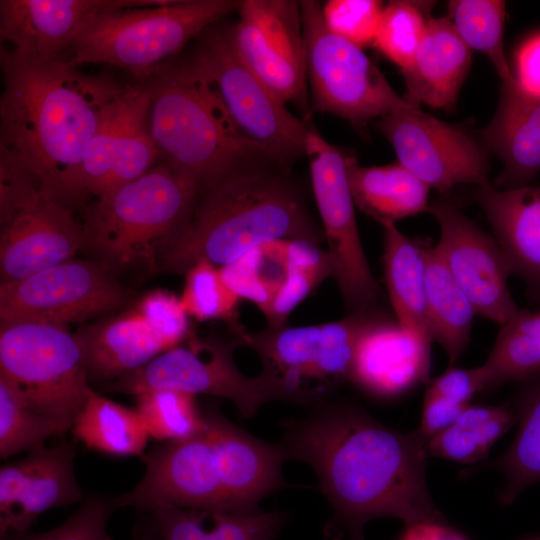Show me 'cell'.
Masks as SVG:
<instances>
[{
    "label": "cell",
    "instance_id": "cell-1",
    "mask_svg": "<svg viewBox=\"0 0 540 540\" xmlns=\"http://www.w3.org/2000/svg\"><path fill=\"white\" fill-rule=\"evenodd\" d=\"M288 459L307 463L334 514L328 535L363 529L391 517L405 526L445 522L428 490L426 440L418 430L387 427L361 406L328 400L301 419L282 423Z\"/></svg>",
    "mask_w": 540,
    "mask_h": 540
},
{
    "label": "cell",
    "instance_id": "cell-2",
    "mask_svg": "<svg viewBox=\"0 0 540 540\" xmlns=\"http://www.w3.org/2000/svg\"><path fill=\"white\" fill-rule=\"evenodd\" d=\"M0 155L73 212L87 200L82 163L124 85L80 71L66 58L34 59L1 48Z\"/></svg>",
    "mask_w": 540,
    "mask_h": 540
},
{
    "label": "cell",
    "instance_id": "cell-3",
    "mask_svg": "<svg viewBox=\"0 0 540 540\" xmlns=\"http://www.w3.org/2000/svg\"><path fill=\"white\" fill-rule=\"evenodd\" d=\"M275 240L320 246L324 235L290 169L264 157L240 166L200 193L186 229L160 269L184 274L201 260L222 267Z\"/></svg>",
    "mask_w": 540,
    "mask_h": 540
},
{
    "label": "cell",
    "instance_id": "cell-4",
    "mask_svg": "<svg viewBox=\"0 0 540 540\" xmlns=\"http://www.w3.org/2000/svg\"><path fill=\"white\" fill-rule=\"evenodd\" d=\"M145 86L150 93L149 128L159 158L191 179L200 193L240 166L267 157L241 133L190 57L160 66Z\"/></svg>",
    "mask_w": 540,
    "mask_h": 540
},
{
    "label": "cell",
    "instance_id": "cell-5",
    "mask_svg": "<svg viewBox=\"0 0 540 540\" xmlns=\"http://www.w3.org/2000/svg\"><path fill=\"white\" fill-rule=\"evenodd\" d=\"M199 195L191 179L157 162L93 198L82 224L83 249L112 272L135 266L157 271L186 229Z\"/></svg>",
    "mask_w": 540,
    "mask_h": 540
},
{
    "label": "cell",
    "instance_id": "cell-6",
    "mask_svg": "<svg viewBox=\"0 0 540 540\" xmlns=\"http://www.w3.org/2000/svg\"><path fill=\"white\" fill-rule=\"evenodd\" d=\"M237 0H178L103 11L82 28L65 57L107 64L146 79L192 39L238 12Z\"/></svg>",
    "mask_w": 540,
    "mask_h": 540
},
{
    "label": "cell",
    "instance_id": "cell-7",
    "mask_svg": "<svg viewBox=\"0 0 540 540\" xmlns=\"http://www.w3.org/2000/svg\"><path fill=\"white\" fill-rule=\"evenodd\" d=\"M383 312L348 313L340 320L301 327L244 329L236 338L260 357L276 400L313 407L331 399L348 381L354 352L365 329Z\"/></svg>",
    "mask_w": 540,
    "mask_h": 540
},
{
    "label": "cell",
    "instance_id": "cell-8",
    "mask_svg": "<svg viewBox=\"0 0 540 540\" xmlns=\"http://www.w3.org/2000/svg\"><path fill=\"white\" fill-rule=\"evenodd\" d=\"M0 377L26 404L68 429L91 388L77 335L48 322L0 326Z\"/></svg>",
    "mask_w": 540,
    "mask_h": 540
},
{
    "label": "cell",
    "instance_id": "cell-9",
    "mask_svg": "<svg viewBox=\"0 0 540 540\" xmlns=\"http://www.w3.org/2000/svg\"><path fill=\"white\" fill-rule=\"evenodd\" d=\"M231 27L217 22L206 29L189 57L213 84L241 133L269 159L291 169L305 156L309 121L295 117L243 61Z\"/></svg>",
    "mask_w": 540,
    "mask_h": 540
},
{
    "label": "cell",
    "instance_id": "cell-10",
    "mask_svg": "<svg viewBox=\"0 0 540 540\" xmlns=\"http://www.w3.org/2000/svg\"><path fill=\"white\" fill-rule=\"evenodd\" d=\"M300 10L307 83L315 111L363 127L411 104L395 92L361 47L326 27L319 2L300 1Z\"/></svg>",
    "mask_w": 540,
    "mask_h": 540
},
{
    "label": "cell",
    "instance_id": "cell-11",
    "mask_svg": "<svg viewBox=\"0 0 540 540\" xmlns=\"http://www.w3.org/2000/svg\"><path fill=\"white\" fill-rule=\"evenodd\" d=\"M82 224L48 197L36 180L0 155V276L16 281L74 258Z\"/></svg>",
    "mask_w": 540,
    "mask_h": 540
},
{
    "label": "cell",
    "instance_id": "cell-12",
    "mask_svg": "<svg viewBox=\"0 0 540 540\" xmlns=\"http://www.w3.org/2000/svg\"><path fill=\"white\" fill-rule=\"evenodd\" d=\"M305 156L326 252L348 313L376 310L379 287L368 265L355 216L346 157L309 126Z\"/></svg>",
    "mask_w": 540,
    "mask_h": 540
},
{
    "label": "cell",
    "instance_id": "cell-13",
    "mask_svg": "<svg viewBox=\"0 0 540 540\" xmlns=\"http://www.w3.org/2000/svg\"><path fill=\"white\" fill-rule=\"evenodd\" d=\"M234 338L190 336L140 369L111 383L109 390L128 394L159 389L192 395L208 394L231 400L243 417H253L267 402L276 400L265 377H250L234 362Z\"/></svg>",
    "mask_w": 540,
    "mask_h": 540
},
{
    "label": "cell",
    "instance_id": "cell-14",
    "mask_svg": "<svg viewBox=\"0 0 540 540\" xmlns=\"http://www.w3.org/2000/svg\"><path fill=\"white\" fill-rule=\"evenodd\" d=\"M131 291L96 260L72 258L1 283L0 325L38 321L66 325L124 308Z\"/></svg>",
    "mask_w": 540,
    "mask_h": 540
},
{
    "label": "cell",
    "instance_id": "cell-15",
    "mask_svg": "<svg viewBox=\"0 0 540 540\" xmlns=\"http://www.w3.org/2000/svg\"><path fill=\"white\" fill-rule=\"evenodd\" d=\"M232 25L235 48L248 67L285 104L309 121V89L300 2L245 0Z\"/></svg>",
    "mask_w": 540,
    "mask_h": 540
},
{
    "label": "cell",
    "instance_id": "cell-16",
    "mask_svg": "<svg viewBox=\"0 0 540 540\" xmlns=\"http://www.w3.org/2000/svg\"><path fill=\"white\" fill-rule=\"evenodd\" d=\"M141 458L145 473L134 488L115 497L118 508L151 512L177 507L235 514L206 425L200 434L161 442Z\"/></svg>",
    "mask_w": 540,
    "mask_h": 540
},
{
    "label": "cell",
    "instance_id": "cell-17",
    "mask_svg": "<svg viewBox=\"0 0 540 540\" xmlns=\"http://www.w3.org/2000/svg\"><path fill=\"white\" fill-rule=\"evenodd\" d=\"M394 148L398 163L440 192L458 184H490L483 149L467 134L422 112L415 104L376 122Z\"/></svg>",
    "mask_w": 540,
    "mask_h": 540
},
{
    "label": "cell",
    "instance_id": "cell-18",
    "mask_svg": "<svg viewBox=\"0 0 540 540\" xmlns=\"http://www.w3.org/2000/svg\"><path fill=\"white\" fill-rule=\"evenodd\" d=\"M429 212L440 228L435 246L476 314L500 325L519 315L523 310L508 288L511 272L495 238L450 202L437 200Z\"/></svg>",
    "mask_w": 540,
    "mask_h": 540
},
{
    "label": "cell",
    "instance_id": "cell-19",
    "mask_svg": "<svg viewBox=\"0 0 540 540\" xmlns=\"http://www.w3.org/2000/svg\"><path fill=\"white\" fill-rule=\"evenodd\" d=\"M150 93L124 85L109 104L82 163L88 197L96 198L146 173L159 159L149 128Z\"/></svg>",
    "mask_w": 540,
    "mask_h": 540
},
{
    "label": "cell",
    "instance_id": "cell-20",
    "mask_svg": "<svg viewBox=\"0 0 540 540\" xmlns=\"http://www.w3.org/2000/svg\"><path fill=\"white\" fill-rule=\"evenodd\" d=\"M73 443L40 447L0 469V537L22 534L43 512L83 499Z\"/></svg>",
    "mask_w": 540,
    "mask_h": 540
},
{
    "label": "cell",
    "instance_id": "cell-21",
    "mask_svg": "<svg viewBox=\"0 0 540 540\" xmlns=\"http://www.w3.org/2000/svg\"><path fill=\"white\" fill-rule=\"evenodd\" d=\"M157 4L158 0H1V41L24 57L64 58L84 25L97 14Z\"/></svg>",
    "mask_w": 540,
    "mask_h": 540
},
{
    "label": "cell",
    "instance_id": "cell-22",
    "mask_svg": "<svg viewBox=\"0 0 540 540\" xmlns=\"http://www.w3.org/2000/svg\"><path fill=\"white\" fill-rule=\"evenodd\" d=\"M206 432L220 465L235 514L259 512L261 500L284 486L280 443L261 440L228 420L217 408L204 410Z\"/></svg>",
    "mask_w": 540,
    "mask_h": 540
},
{
    "label": "cell",
    "instance_id": "cell-23",
    "mask_svg": "<svg viewBox=\"0 0 540 540\" xmlns=\"http://www.w3.org/2000/svg\"><path fill=\"white\" fill-rule=\"evenodd\" d=\"M430 344L382 313L361 335L348 381L378 399H393L428 380Z\"/></svg>",
    "mask_w": 540,
    "mask_h": 540
},
{
    "label": "cell",
    "instance_id": "cell-24",
    "mask_svg": "<svg viewBox=\"0 0 540 540\" xmlns=\"http://www.w3.org/2000/svg\"><path fill=\"white\" fill-rule=\"evenodd\" d=\"M475 198L495 234L511 274L540 299V186H481Z\"/></svg>",
    "mask_w": 540,
    "mask_h": 540
},
{
    "label": "cell",
    "instance_id": "cell-25",
    "mask_svg": "<svg viewBox=\"0 0 540 540\" xmlns=\"http://www.w3.org/2000/svg\"><path fill=\"white\" fill-rule=\"evenodd\" d=\"M483 136L504 165L496 188L530 185L540 172V97L525 92L516 80L503 83L498 109Z\"/></svg>",
    "mask_w": 540,
    "mask_h": 540
},
{
    "label": "cell",
    "instance_id": "cell-26",
    "mask_svg": "<svg viewBox=\"0 0 540 540\" xmlns=\"http://www.w3.org/2000/svg\"><path fill=\"white\" fill-rule=\"evenodd\" d=\"M472 52L450 19L428 18L411 65L402 71L408 102L448 108L469 71Z\"/></svg>",
    "mask_w": 540,
    "mask_h": 540
},
{
    "label": "cell",
    "instance_id": "cell-27",
    "mask_svg": "<svg viewBox=\"0 0 540 540\" xmlns=\"http://www.w3.org/2000/svg\"><path fill=\"white\" fill-rule=\"evenodd\" d=\"M89 380L113 383L167 351L161 339L133 309L76 334Z\"/></svg>",
    "mask_w": 540,
    "mask_h": 540
},
{
    "label": "cell",
    "instance_id": "cell-28",
    "mask_svg": "<svg viewBox=\"0 0 540 540\" xmlns=\"http://www.w3.org/2000/svg\"><path fill=\"white\" fill-rule=\"evenodd\" d=\"M163 507L143 517L134 528L136 540H273L284 526L279 511L232 514Z\"/></svg>",
    "mask_w": 540,
    "mask_h": 540
},
{
    "label": "cell",
    "instance_id": "cell-29",
    "mask_svg": "<svg viewBox=\"0 0 540 540\" xmlns=\"http://www.w3.org/2000/svg\"><path fill=\"white\" fill-rule=\"evenodd\" d=\"M383 229L384 279L396 321L421 340L431 343L425 309L424 246L404 235L390 221Z\"/></svg>",
    "mask_w": 540,
    "mask_h": 540
},
{
    "label": "cell",
    "instance_id": "cell-30",
    "mask_svg": "<svg viewBox=\"0 0 540 540\" xmlns=\"http://www.w3.org/2000/svg\"><path fill=\"white\" fill-rule=\"evenodd\" d=\"M346 163L355 205L377 222L429 211L430 187L400 163L365 167L350 156Z\"/></svg>",
    "mask_w": 540,
    "mask_h": 540
},
{
    "label": "cell",
    "instance_id": "cell-31",
    "mask_svg": "<svg viewBox=\"0 0 540 540\" xmlns=\"http://www.w3.org/2000/svg\"><path fill=\"white\" fill-rule=\"evenodd\" d=\"M425 309L432 340L444 349L450 367L465 351L474 315L470 300L444 264L436 246L424 247Z\"/></svg>",
    "mask_w": 540,
    "mask_h": 540
},
{
    "label": "cell",
    "instance_id": "cell-32",
    "mask_svg": "<svg viewBox=\"0 0 540 540\" xmlns=\"http://www.w3.org/2000/svg\"><path fill=\"white\" fill-rule=\"evenodd\" d=\"M71 431L89 449L116 457L143 455L148 433L136 409L90 388Z\"/></svg>",
    "mask_w": 540,
    "mask_h": 540
},
{
    "label": "cell",
    "instance_id": "cell-33",
    "mask_svg": "<svg viewBox=\"0 0 540 540\" xmlns=\"http://www.w3.org/2000/svg\"><path fill=\"white\" fill-rule=\"evenodd\" d=\"M525 381L516 400L519 427L509 448L488 467L501 470L505 485L499 498L504 505L540 481V373Z\"/></svg>",
    "mask_w": 540,
    "mask_h": 540
},
{
    "label": "cell",
    "instance_id": "cell-34",
    "mask_svg": "<svg viewBox=\"0 0 540 540\" xmlns=\"http://www.w3.org/2000/svg\"><path fill=\"white\" fill-rule=\"evenodd\" d=\"M482 391L540 373V311L523 310L505 324L486 361L478 366Z\"/></svg>",
    "mask_w": 540,
    "mask_h": 540
},
{
    "label": "cell",
    "instance_id": "cell-35",
    "mask_svg": "<svg viewBox=\"0 0 540 540\" xmlns=\"http://www.w3.org/2000/svg\"><path fill=\"white\" fill-rule=\"evenodd\" d=\"M515 412L500 406L468 405L450 427L426 440L428 456L474 464L515 423Z\"/></svg>",
    "mask_w": 540,
    "mask_h": 540
},
{
    "label": "cell",
    "instance_id": "cell-36",
    "mask_svg": "<svg viewBox=\"0 0 540 540\" xmlns=\"http://www.w3.org/2000/svg\"><path fill=\"white\" fill-rule=\"evenodd\" d=\"M289 241L267 242L220 267L226 284L241 299L254 302L263 314L289 276Z\"/></svg>",
    "mask_w": 540,
    "mask_h": 540
},
{
    "label": "cell",
    "instance_id": "cell-37",
    "mask_svg": "<svg viewBox=\"0 0 540 540\" xmlns=\"http://www.w3.org/2000/svg\"><path fill=\"white\" fill-rule=\"evenodd\" d=\"M450 21L464 43L488 56L503 83L515 81L503 47L505 2L455 0L449 2Z\"/></svg>",
    "mask_w": 540,
    "mask_h": 540
},
{
    "label": "cell",
    "instance_id": "cell-38",
    "mask_svg": "<svg viewBox=\"0 0 540 540\" xmlns=\"http://www.w3.org/2000/svg\"><path fill=\"white\" fill-rule=\"evenodd\" d=\"M136 411L148 436L160 442L180 441L205 429V416L195 395L168 389L134 395Z\"/></svg>",
    "mask_w": 540,
    "mask_h": 540
},
{
    "label": "cell",
    "instance_id": "cell-39",
    "mask_svg": "<svg viewBox=\"0 0 540 540\" xmlns=\"http://www.w3.org/2000/svg\"><path fill=\"white\" fill-rule=\"evenodd\" d=\"M288 258L290 271L287 281L264 313L268 327L286 326L293 309L325 278L332 277L329 255L318 245L290 240Z\"/></svg>",
    "mask_w": 540,
    "mask_h": 540
},
{
    "label": "cell",
    "instance_id": "cell-40",
    "mask_svg": "<svg viewBox=\"0 0 540 540\" xmlns=\"http://www.w3.org/2000/svg\"><path fill=\"white\" fill-rule=\"evenodd\" d=\"M184 274L185 286L180 300L189 317L198 321H225L234 336L245 329L238 315L241 298L226 284L220 267L201 260Z\"/></svg>",
    "mask_w": 540,
    "mask_h": 540
},
{
    "label": "cell",
    "instance_id": "cell-41",
    "mask_svg": "<svg viewBox=\"0 0 540 540\" xmlns=\"http://www.w3.org/2000/svg\"><path fill=\"white\" fill-rule=\"evenodd\" d=\"M69 429L26 404L0 377V456L33 451Z\"/></svg>",
    "mask_w": 540,
    "mask_h": 540
},
{
    "label": "cell",
    "instance_id": "cell-42",
    "mask_svg": "<svg viewBox=\"0 0 540 540\" xmlns=\"http://www.w3.org/2000/svg\"><path fill=\"white\" fill-rule=\"evenodd\" d=\"M426 22L415 4L391 1L382 9L372 45L403 71L413 61Z\"/></svg>",
    "mask_w": 540,
    "mask_h": 540
},
{
    "label": "cell",
    "instance_id": "cell-43",
    "mask_svg": "<svg viewBox=\"0 0 540 540\" xmlns=\"http://www.w3.org/2000/svg\"><path fill=\"white\" fill-rule=\"evenodd\" d=\"M118 509L115 497L90 495L60 525L44 532L13 534L0 540H112L108 522Z\"/></svg>",
    "mask_w": 540,
    "mask_h": 540
},
{
    "label": "cell",
    "instance_id": "cell-44",
    "mask_svg": "<svg viewBox=\"0 0 540 540\" xmlns=\"http://www.w3.org/2000/svg\"><path fill=\"white\" fill-rule=\"evenodd\" d=\"M383 7L377 0H329L321 15L331 32L363 48L373 44Z\"/></svg>",
    "mask_w": 540,
    "mask_h": 540
},
{
    "label": "cell",
    "instance_id": "cell-45",
    "mask_svg": "<svg viewBox=\"0 0 540 540\" xmlns=\"http://www.w3.org/2000/svg\"><path fill=\"white\" fill-rule=\"evenodd\" d=\"M134 310L161 339L167 350L191 336L189 315L180 298L166 290L157 289L144 295Z\"/></svg>",
    "mask_w": 540,
    "mask_h": 540
},
{
    "label": "cell",
    "instance_id": "cell-46",
    "mask_svg": "<svg viewBox=\"0 0 540 540\" xmlns=\"http://www.w3.org/2000/svg\"><path fill=\"white\" fill-rule=\"evenodd\" d=\"M428 392L459 405H469L476 393L482 391L479 368L450 367L432 380Z\"/></svg>",
    "mask_w": 540,
    "mask_h": 540
},
{
    "label": "cell",
    "instance_id": "cell-47",
    "mask_svg": "<svg viewBox=\"0 0 540 540\" xmlns=\"http://www.w3.org/2000/svg\"><path fill=\"white\" fill-rule=\"evenodd\" d=\"M468 405L455 404L436 394L425 392L420 426L417 429L430 439L450 427Z\"/></svg>",
    "mask_w": 540,
    "mask_h": 540
},
{
    "label": "cell",
    "instance_id": "cell-48",
    "mask_svg": "<svg viewBox=\"0 0 540 540\" xmlns=\"http://www.w3.org/2000/svg\"><path fill=\"white\" fill-rule=\"evenodd\" d=\"M515 79L525 92L540 97V34L526 40L516 53Z\"/></svg>",
    "mask_w": 540,
    "mask_h": 540
},
{
    "label": "cell",
    "instance_id": "cell-49",
    "mask_svg": "<svg viewBox=\"0 0 540 540\" xmlns=\"http://www.w3.org/2000/svg\"><path fill=\"white\" fill-rule=\"evenodd\" d=\"M399 540H466L445 522L421 521L407 525Z\"/></svg>",
    "mask_w": 540,
    "mask_h": 540
},
{
    "label": "cell",
    "instance_id": "cell-50",
    "mask_svg": "<svg viewBox=\"0 0 540 540\" xmlns=\"http://www.w3.org/2000/svg\"><path fill=\"white\" fill-rule=\"evenodd\" d=\"M348 540H365L363 529H355V530L349 531Z\"/></svg>",
    "mask_w": 540,
    "mask_h": 540
}]
</instances>
